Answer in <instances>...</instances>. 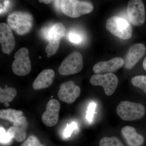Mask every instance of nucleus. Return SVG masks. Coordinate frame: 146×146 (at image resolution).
<instances>
[{"label": "nucleus", "mask_w": 146, "mask_h": 146, "mask_svg": "<svg viewBox=\"0 0 146 146\" xmlns=\"http://www.w3.org/2000/svg\"><path fill=\"white\" fill-rule=\"evenodd\" d=\"M8 25L18 35L27 34L31 30L33 18L31 14L25 11H15L10 13L7 18Z\"/></svg>", "instance_id": "obj_1"}, {"label": "nucleus", "mask_w": 146, "mask_h": 146, "mask_svg": "<svg viewBox=\"0 0 146 146\" xmlns=\"http://www.w3.org/2000/svg\"><path fill=\"white\" fill-rule=\"evenodd\" d=\"M116 112L121 119L133 121L143 117L145 113V108L141 104L125 101L121 102L118 105Z\"/></svg>", "instance_id": "obj_2"}, {"label": "nucleus", "mask_w": 146, "mask_h": 146, "mask_svg": "<svg viewBox=\"0 0 146 146\" xmlns=\"http://www.w3.org/2000/svg\"><path fill=\"white\" fill-rule=\"evenodd\" d=\"M60 9L66 16L77 18L91 13L94 10V6L88 1L64 0L60 1Z\"/></svg>", "instance_id": "obj_3"}, {"label": "nucleus", "mask_w": 146, "mask_h": 146, "mask_svg": "<svg viewBox=\"0 0 146 146\" xmlns=\"http://www.w3.org/2000/svg\"><path fill=\"white\" fill-rule=\"evenodd\" d=\"M106 28L110 32L120 39H128L132 36L130 24L125 19L118 16L109 18L106 22Z\"/></svg>", "instance_id": "obj_4"}, {"label": "nucleus", "mask_w": 146, "mask_h": 146, "mask_svg": "<svg viewBox=\"0 0 146 146\" xmlns=\"http://www.w3.org/2000/svg\"><path fill=\"white\" fill-rule=\"evenodd\" d=\"M83 66V57L81 53L74 52L65 58L60 64L58 71L61 75H70L80 72Z\"/></svg>", "instance_id": "obj_5"}, {"label": "nucleus", "mask_w": 146, "mask_h": 146, "mask_svg": "<svg viewBox=\"0 0 146 146\" xmlns=\"http://www.w3.org/2000/svg\"><path fill=\"white\" fill-rule=\"evenodd\" d=\"M29 54L28 49L25 47L20 49L15 53L12 70L16 75L24 76L28 74L31 71V62Z\"/></svg>", "instance_id": "obj_6"}, {"label": "nucleus", "mask_w": 146, "mask_h": 146, "mask_svg": "<svg viewBox=\"0 0 146 146\" xmlns=\"http://www.w3.org/2000/svg\"><path fill=\"white\" fill-rule=\"evenodd\" d=\"M90 83L94 86H100L103 87L105 94L111 96L115 93L117 86L118 78L112 73L104 74H95L91 77Z\"/></svg>", "instance_id": "obj_7"}, {"label": "nucleus", "mask_w": 146, "mask_h": 146, "mask_svg": "<svg viewBox=\"0 0 146 146\" xmlns=\"http://www.w3.org/2000/svg\"><path fill=\"white\" fill-rule=\"evenodd\" d=\"M128 16L131 23L134 25L140 26L145 20V11L143 1L131 0L127 7Z\"/></svg>", "instance_id": "obj_8"}, {"label": "nucleus", "mask_w": 146, "mask_h": 146, "mask_svg": "<svg viewBox=\"0 0 146 146\" xmlns=\"http://www.w3.org/2000/svg\"><path fill=\"white\" fill-rule=\"evenodd\" d=\"M80 87L72 81L63 82L60 85L58 97L61 101L71 104L77 99L80 95Z\"/></svg>", "instance_id": "obj_9"}, {"label": "nucleus", "mask_w": 146, "mask_h": 146, "mask_svg": "<svg viewBox=\"0 0 146 146\" xmlns=\"http://www.w3.org/2000/svg\"><path fill=\"white\" fill-rule=\"evenodd\" d=\"M60 108V104L57 100L51 99L49 101L42 117V122L45 125L51 127L57 123Z\"/></svg>", "instance_id": "obj_10"}, {"label": "nucleus", "mask_w": 146, "mask_h": 146, "mask_svg": "<svg viewBox=\"0 0 146 146\" xmlns=\"http://www.w3.org/2000/svg\"><path fill=\"white\" fill-rule=\"evenodd\" d=\"M0 43L2 50L7 54L13 50L16 44L12 29L8 24L5 23L0 24Z\"/></svg>", "instance_id": "obj_11"}, {"label": "nucleus", "mask_w": 146, "mask_h": 146, "mask_svg": "<svg viewBox=\"0 0 146 146\" xmlns=\"http://www.w3.org/2000/svg\"><path fill=\"white\" fill-rule=\"evenodd\" d=\"M146 51V47L143 44L138 43L132 45L129 49L126 55L125 68L128 69L133 68L143 56Z\"/></svg>", "instance_id": "obj_12"}, {"label": "nucleus", "mask_w": 146, "mask_h": 146, "mask_svg": "<svg viewBox=\"0 0 146 146\" xmlns=\"http://www.w3.org/2000/svg\"><path fill=\"white\" fill-rule=\"evenodd\" d=\"M28 125L27 118L23 116L13 123V126L8 129L7 132L17 142H23L26 138Z\"/></svg>", "instance_id": "obj_13"}, {"label": "nucleus", "mask_w": 146, "mask_h": 146, "mask_svg": "<svg viewBox=\"0 0 146 146\" xmlns=\"http://www.w3.org/2000/svg\"><path fill=\"white\" fill-rule=\"evenodd\" d=\"M124 61L120 57L114 58L108 61H102L96 63L93 68L96 74L112 73L122 67Z\"/></svg>", "instance_id": "obj_14"}, {"label": "nucleus", "mask_w": 146, "mask_h": 146, "mask_svg": "<svg viewBox=\"0 0 146 146\" xmlns=\"http://www.w3.org/2000/svg\"><path fill=\"white\" fill-rule=\"evenodd\" d=\"M54 71L52 69H46L39 73L33 84L34 90H40L49 87L53 82Z\"/></svg>", "instance_id": "obj_15"}, {"label": "nucleus", "mask_w": 146, "mask_h": 146, "mask_svg": "<svg viewBox=\"0 0 146 146\" xmlns=\"http://www.w3.org/2000/svg\"><path fill=\"white\" fill-rule=\"evenodd\" d=\"M42 32L43 36L49 42H60V39L65 35V28L63 24L57 23L49 27L43 29Z\"/></svg>", "instance_id": "obj_16"}, {"label": "nucleus", "mask_w": 146, "mask_h": 146, "mask_svg": "<svg viewBox=\"0 0 146 146\" xmlns=\"http://www.w3.org/2000/svg\"><path fill=\"white\" fill-rule=\"evenodd\" d=\"M121 133L129 146H141L143 144L144 137L137 133L135 128L133 127H123L121 130Z\"/></svg>", "instance_id": "obj_17"}, {"label": "nucleus", "mask_w": 146, "mask_h": 146, "mask_svg": "<svg viewBox=\"0 0 146 146\" xmlns=\"http://www.w3.org/2000/svg\"><path fill=\"white\" fill-rule=\"evenodd\" d=\"M23 112L21 110L13 109L1 110H0V118L2 119L7 120L14 123L22 117Z\"/></svg>", "instance_id": "obj_18"}, {"label": "nucleus", "mask_w": 146, "mask_h": 146, "mask_svg": "<svg viewBox=\"0 0 146 146\" xmlns=\"http://www.w3.org/2000/svg\"><path fill=\"white\" fill-rule=\"evenodd\" d=\"M17 94V91L13 87H7L5 89H0V102L7 103L14 100Z\"/></svg>", "instance_id": "obj_19"}, {"label": "nucleus", "mask_w": 146, "mask_h": 146, "mask_svg": "<svg viewBox=\"0 0 146 146\" xmlns=\"http://www.w3.org/2000/svg\"><path fill=\"white\" fill-rule=\"evenodd\" d=\"M99 146H125L119 139L116 136L105 137L101 139Z\"/></svg>", "instance_id": "obj_20"}, {"label": "nucleus", "mask_w": 146, "mask_h": 146, "mask_svg": "<svg viewBox=\"0 0 146 146\" xmlns=\"http://www.w3.org/2000/svg\"><path fill=\"white\" fill-rule=\"evenodd\" d=\"M131 82L133 86L142 89L146 94V76H136L132 78Z\"/></svg>", "instance_id": "obj_21"}, {"label": "nucleus", "mask_w": 146, "mask_h": 146, "mask_svg": "<svg viewBox=\"0 0 146 146\" xmlns=\"http://www.w3.org/2000/svg\"><path fill=\"white\" fill-rule=\"evenodd\" d=\"M60 42H49L48 44L46 47V52L47 54H50L51 56L53 55L56 53L59 48Z\"/></svg>", "instance_id": "obj_22"}, {"label": "nucleus", "mask_w": 146, "mask_h": 146, "mask_svg": "<svg viewBox=\"0 0 146 146\" xmlns=\"http://www.w3.org/2000/svg\"><path fill=\"white\" fill-rule=\"evenodd\" d=\"M69 39L72 43L80 44L83 40V36L79 33L76 31H72L69 34Z\"/></svg>", "instance_id": "obj_23"}, {"label": "nucleus", "mask_w": 146, "mask_h": 146, "mask_svg": "<svg viewBox=\"0 0 146 146\" xmlns=\"http://www.w3.org/2000/svg\"><path fill=\"white\" fill-rule=\"evenodd\" d=\"M1 143L2 144H8L11 142L13 137L8 132H6L3 128L1 127Z\"/></svg>", "instance_id": "obj_24"}, {"label": "nucleus", "mask_w": 146, "mask_h": 146, "mask_svg": "<svg viewBox=\"0 0 146 146\" xmlns=\"http://www.w3.org/2000/svg\"><path fill=\"white\" fill-rule=\"evenodd\" d=\"M21 146H45L39 142L35 136H31L21 145Z\"/></svg>", "instance_id": "obj_25"}, {"label": "nucleus", "mask_w": 146, "mask_h": 146, "mask_svg": "<svg viewBox=\"0 0 146 146\" xmlns=\"http://www.w3.org/2000/svg\"><path fill=\"white\" fill-rule=\"evenodd\" d=\"M96 104L94 103H91L89 104L86 114V119L89 122H91L93 120V117L95 113Z\"/></svg>", "instance_id": "obj_26"}, {"label": "nucleus", "mask_w": 146, "mask_h": 146, "mask_svg": "<svg viewBox=\"0 0 146 146\" xmlns=\"http://www.w3.org/2000/svg\"><path fill=\"white\" fill-rule=\"evenodd\" d=\"M76 123H72L71 124L68 125L67 127L64 131V136L66 138L70 137L73 131L76 129Z\"/></svg>", "instance_id": "obj_27"}, {"label": "nucleus", "mask_w": 146, "mask_h": 146, "mask_svg": "<svg viewBox=\"0 0 146 146\" xmlns=\"http://www.w3.org/2000/svg\"><path fill=\"white\" fill-rule=\"evenodd\" d=\"M39 1L40 2V3H44L46 4H49L50 3H51L53 1H45V0H44V1Z\"/></svg>", "instance_id": "obj_28"}, {"label": "nucleus", "mask_w": 146, "mask_h": 146, "mask_svg": "<svg viewBox=\"0 0 146 146\" xmlns=\"http://www.w3.org/2000/svg\"><path fill=\"white\" fill-rule=\"evenodd\" d=\"M143 66L144 69L146 71V57L145 58L143 62Z\"/></svg>", "instance_id": "obj_29"}, {"label": "nucleus", "mask_w": 146, "mask_h": 146, "mask_svg": "<svg viewBox=\"0 0 146 146\" xmlns=\"http://www.w3.org/2000/svg\"><path fill=\"white\" fill-rule=\"evenodd\" d=\"M5 105L6 106H9V104L8 103H7L5 104Z\"/></svg>", "instance_id": "obj_30"}, {"label": "nucleus", "mask_w": 146, "mask_h": 146, "mask_svg": "<svg viewBox=\"0 0 146 146\" xmlns=\"http://www.w3.org/2000/svg\"><path fill=\"white\" fill-rule=\"evenodd\" d=\"M51 55L50 54H47V56H48V57H50Z\"/></svg>", "instance_id": "obj_31"}, {"label": "nucleus", "mask_w": 146, "mask_h": 146, "mask_svg": "<svg viewBox=\"0 0 146 146\" xmlns=\"http://www.w3.org/2000/svg\"><path fill=\"white\" fill-rule=\"evenodd\" d=\"M39 58H41V56H39Z\"/></svg>", "instance_id": "obj_32"}]
</instances>
